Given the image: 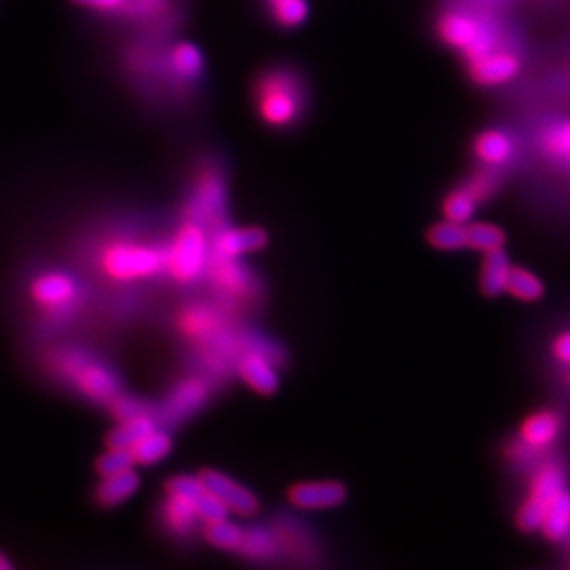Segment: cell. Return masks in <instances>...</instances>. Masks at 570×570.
<instances>
[{"instance_id":"obj_1","label":"cell","mask_w":570,"mask_h":570,"mask_svg":"<svg viewBox=\"0 0 570 570\" xmlns=\"http://www.w3.org/2000/svg\"><path fill=\"white\" fill-rule=\"evenodd\" d=\"M251 102L257 117L268 128H292L307 113L309 84L290 65L268 67L253 82Z\"/></svg>"},{"instance_id":"obj_2","label":"cell","mask_w":570,"mask_h":570,"mask_svg":"<svg viewBox=\"0 0 570 570\" xmlns=\"http://www.w3.org/2000/svg\"><path fill=\"white\" fill-rule=\"evenodd\" d=\"M563 428L565 417L556 408L534 410L521 421L506 456L515 465L534 464L558 443Z\"/></svg>"},{"instance_id":"obj_3","label":"cell","mask_w":570,"mask_h":570,"mask_svg":"<svg viewBox=\"0 0 570 570\" xmlns=\"http://www.w3.org/2000/svg\"><path fill=\"white\" fill-rule=\"evenodd\" d=\"M176 15L178 0H119L111 21L130 24L143 36H167Z\"/></svg>"},{"instance_id":"obj_4","label":"cell","mask_w":570,"mask_h":570,"mask_svg":"<svg viewBox=\"0 0 570 570\" xmlns=\"http://www.w3.org/2000/svg\"><path fill=\"white\" fill-rule=\"evenodd\" d=\"M467 67L471 80L484 87L508 84L521 71V58L513 48L504 45Z\"/></svg>"},{"instance_id":"obj_5","label":"cell","mask_w":570,"mask_h":570,"mask_svg":"<svg viewBox=\"0 0 570 570\" xmlns=\"http://www.w3.org/2000/svg\"><path fill=\"white\" fill-rule=\"evenodd\" d=\"M198 476L203 486L207 487L214 497H218L226 504L227 510L235 511L238 515H255L261 508L259 499L251 493L250 489L240 486L224 473L214 471V469H205Z\"/></svg>"},{"instance_id":"obj_6","label":"cell","mask_w":570,"mask_h":570,"mask_svg":"<svg viewBox=\"0 0 570 570\" xmlns=\"http://www.w3.org/2000/svg\"><path fill=\"white\" fill-rule=\"evenodd\" d=\"M288 499L301 510H329L344 504L347 487L342 482H303L290 487Z\"/></svg>"},{"instance_id":"obj_7","label":"cell","mask_w":570,"mask_h":570,"mask_svg":"<svg viewBox=\"0 0 570 570\" xmlns=\"http://www.w3.org/2000/svg\"><path fill=\"white\" fill-rule=\"evenodd\" d=\"M205 259V240L200 227L187 226L179 233L170 257L172 272L183 281L196 277Z\"/></svg>"},{"instance_id":"obj_8","label":"cell","mask_w":570,"mask_h":570,"mask_svg":"<svg viewBox=\"0 0 570 570\" xmlns=\"http://www.w3.org/2000/svg\"><path fill=\"white\" fill-rule=\"evenodd\" d=\"M486 19L469 12H445L438 21V34L445 45L464 52L486 28Z\"/></svg>"},{"instance_id":"obj_9","label":"cell","mask_w":570,"mask_h":570,"mask_svg":"<svg viewBox=\"0 0 570 570\" xmlns=\"http://www.w3.org/2000/svg\"><path fill=\"white\" fill-rule=\"evenodd\" d=\"M109 274L128 279L154 274L159 268V255L144 248H115L109 251L106 261Z\"/></svg>"},{"instance_id":"obj_10","label":"cell","mask_w":570,"mask_h":570,"mask_svg":"<svg viewBox=\"0 0 570 570\" xmlns=\"http://www.w3.org/2000/svg\"><path fill=\"white\" fill-rule=\"evenodd\" d=\"M473 154L486 167H504L515 155V143L506 131L491 128L476 135L473 141Z\"/></svg>"},{"instance_id":"obj_11","label":"cell","mask_w":570,"mask_h":570,"mask_svg":"<svg viewBox=\"0 0 570 570\" xmlns=\"http://www.w3.org/2000/svg\"><path fill=\"white\" fill-rule=\"evenodd\" d=\"M510 268L511 262L504 250L484 253V259L480 264V277H478L480 292L486 297H497L504 294Z\"/></svg>"},{"instance_id":"obj_12","label":"cell","mask_w":570,"mask_h":570,"mask_svg":"<svg viewBox=\"0 0 570 570\" xmlns=\"http://www.w3.org/2000/svg\"><path fill=\"white\" fill-rule=\"evenodd\" d=\"M262 6L268 19L283 30H296L309 21V0H262Z\"/></svg>"},{"instance_id":"obj_13","label":"cell","mask_w":570,"mask_h":570,"mask_svg":"<svg viewBox=\"0 0 570 570\" xmlns=\"http://www.w3.org/2000/svg\"><path fill=\"white\" fill-rule=\"evenodd\" d=\"M550 543H561L570 537V491L563 489L556 499L548 504L545 521L539 530Z\"/></svg>"},{"instance_id":"obj_14","label":"cell","mask_w":570,"mask_h":570,"mask_svg":"<svg viewBox=\"0 0 570 570\" xmlns=\"http://www.w3.org/2000/svg\"><path fill=\"white\" fill-rule=\"evenodd\" d=\"M539 144L548 161L570 172V120L545 128Z\"/></svg>"},{"instance_id":"obj_15","label":"cell","mask_w":570,"mask_h":570,"mask_svg":"<svg viewBox=\"0 0 570 570\" xmlns=\"http://www.w3.org/2000/svg\"><path fill=\"white\" fill-rule=\"evenodd\" d=\"M139 484L141 480L133 469L119 473V475L104 476L102 484L96 489V500L106 508L119 506L130 499L131 495L139 489Z\"/></svg>"},{"instance_id":"obj_16","label":"cell","mask_w":570,"mask_h":570,"mask_svg":"<svg viewBox=\"0 0 570 570\" xmlns=\"http://www.w3.org/2000/svg\"><path fill=\"white\" fill-rule=\"evenodd\" d=\"M480 205L482 203L476 198L475 192L462 181L458 187H454L445 194L441 202V213H443V218L452 220V222L469 224Z\"/></svg>"},{"instance_id":"obj_17","label":"cell","mask_w":570,"mask_h":570,"mask_svg":"<svg viewBox=\"0 0 570 570\" xmlns=\"http://www.w3.org/2000/svg\"><path fill=\"white\" fill-rule=\"evenodd\" d=\"M504 294L515 297L517 301L523 303H535L545 296V283L528 268L511 264Z\"/></svg>"},{"instance_id":"obj_18","label":"cell","mask_w":570,"mask_h":570,"mask_svg":"<svg viewBox=\"0 0 570 570\" xmlns=\"http://www.w3.org/2000/svg\"><path fill=\"white\" fill-rule=\"evenodd\" d=\"M467 224H458L443 218L438 224H432L427 229V242L440 251L467 250Z\"/></svg>"},{"instance_id":"obj_19","label":"cell","mask_w":570,"mask_h":570,"mask_svg":"<svg viewBox=\"0 0 570 570\" xmlns=\"http://www.w3.org/2000/svg\"><path fill=\"white\" fill-rule=\"evenodd\" d=\"M34 296L41 305L61 307V305H67L74 296V285L65 275H45L37 279L34 285Z\"/></svg>"},{"instance_id":"obj_20","label":"cell","mask_w":570,"mask_h":570,"mask_svg":"<svg viewBox=\"0 0 570 570\" xmlns=\"http://www.w3.org/2000/svg\"><path fill=\"white\" fill-rule=\"evenodd\" d=\"M240 373L255 392L270 395L279 386V379L275 375L274 368L270 366V362L266 358L259 357V355H250V357L244 358V362L240 366Z\"/></svg>"},{"instance_id":"obj_21","label":"cell","mask_w":570,"mask_h":570,"mask_svg":"<svg viewBox=\"0 0 570 570\" xmlns=\"http://www.w3.org/2000/svg\"><path fill=\"white\" fill-rule=\"evenodd\" d=\"M467 250L478 251V253H489V251L504 250L506 246V231L502 227L489 224V222H469L467 226Z\"/></svg>"},{"instance_id":"obj_22","label":"cell","mask_w":570,"mask_h":570,"mask_svg":"<svg viewBox=\"0 0 570 570\" xmlns=\"http://www.w3.org/2000/svg\"><path fill=\"white\" fill-rule=\"evenodd\" d=\"M155 430L154 421L144 416L126 419L120 427L113 428L107 436V445L111 449H131L139 441L152 434Z\"/></svg>"},{"instance_id":"obj_23","label":"cell","mask_w":570,"mask_h":570,"mask_svg":"<svg viewBox=\"0 0 570 570\" xmlns=\"http://www.w3.org/2000/svg\"><path fill=\"white\" fill-rule=\"evenodd\" d=\"M268 242V237L262 229H237L227 231L218 238V248L224 255H242L250 251L262 250Z\"/></svg>"},{"instance_id":"obj_24","label":"cell","mask_w":570,"mask_h":570,"mask_svg":"<svg viewBox=\"0 0 570 570\" xmlns=\"http://www.w3.org/2000/svg\"><path fill=\"white\" fill-rule=\"evenodd\" d=\"M172 451V440L163 432H152L131 447L135 464L154 465L165 460Z\"/></svg>"},{"instance_id":"obj_25","label":"cell","mask_w":570,"mask_h":570,"mask_svg":"<svg viewBox=\"0 0 570 570\" xmlns=\"http://www.w3.org/2000/svg\"><path fill=\"white\" fill-rule=\"evenodd\" d=\"M207 539L214 547L222 548V550H235V548L242 547L244 541V532L237 528L235 524L227 523L224 521H216V523H209L207 526Z\"/></svg>"},{"instance_id":"obj_26","label":"cell","mask_w":570,"mask_h":570,"mask_svg":"<svg viewBox=\"0 0 570 570\" xmlns=\"http://www.w3.org/2000/svg\"><path fill=\"white\" fill-rule=\"evenodd\" d=\"M80 384L84 386L85 392L93 395V397H98V399H107L117 390V384H115V380L111 379V375L104 369L96 368V366H91V368L82 371Z\"/></svg>"},{"instance_id":"obj_27","label":"cell","mask_w":570,"mask_h":570,"mask_svg":"<svg viewBox=\"0 0 570 570\" xmlns=\"http://www.w3.org/2000/svg\"><path fill=\"white\" fill-rule=\"evenodd\" d=\"M203 401L202 384L198 382H187L179 388L178 393L170 399L168 412L172 416H187L192 408L200 406Z\"/></svg>"},{"instance_id":"obj_28","label":"cell","mask_w":570,"mask_h":570,"mask_svg":"<svg viewBox=\"0 0 570 570\" xmlns=\"http://www.w3.org/2000/svg\"><path fill=\"white\" fill-rule=\"evenodd\" d=\"M133 465H135V458H133L131 449H111L102 458H98L96 471L102 476H113L130 471Z\"/></svg>"},{"instance_id":"obj_29","label":"cell","mask_w":570,"mask_h":570,"mask_svg":"<svg viewBox=\"0 0 570 570\" xmlns=\"http://www.w3.org/2000/svg\"><path fill=\"white\" fill-rule=\"evenodd\" d=\"M207 487L203 486L200 476L179 475L170 478L167 482V491L170 497H179V499L194 502L200 495L205 493Z\"/></svg>"},{"instance_id":"obj_30","label":"cell","mask_w":570,"mask_h":570,"mask_svg":"<svg viewBox=\"0 0 570 570\" xmlns=\"http://www.w3.org/2000/svg\"><path fill=\"white\" fill-rule=\"evenodd\" d=\"M550 357L561 368L565 386L570 388V329H565L550 340Z\"/></svg>"},{"instance_id":"obj_31","label":"cell","mask_w":570,"mask_h":570,"mask_svg":"<svg viewBox=\"0 0 570 570\" xmlns=\"http://www.w3.org/2000/svg\"><path fill=\"white\" fill-rule=\"evenodd\" d=\"M12 561L6 558L2 552H0V570H10L12 569Z\"/></svg>"}]
</instances>
